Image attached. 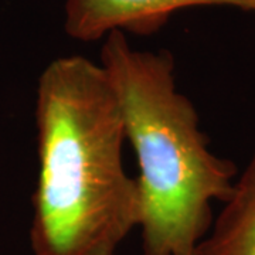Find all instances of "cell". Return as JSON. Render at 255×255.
I'll use <instances>...</instances> for the list:
<instances>
[{
    "label": "cell",
    "mask_w": 255,
    "mask_h": 255,
    "mask_svg": "<svg viewBox=\"0 0 255 255\" xmlns=\"http://www.w3.org/2000/svg\"><path fill=\"white\" fill-rule=\"evenodd\" d=\"M34 255H115L139 227L137 180L124 166L125 122L101 64L60 57L38 78Z\"/></svg>",
    "instance_id": "6da1fadb"
},
{
    "label": "cell",
    "mask_w": 255,
    "mask_h": 255,
    "mask_svg": "<svg viewBox=\"0 0 255 255\" xmlns=\"http://www.w3.org/2000/svg\"><path fill=\"white\" fill-rule=\"evenodd\" d=\"M100 64L139 164L142 255H199L213 203L230 197L237 166L210 149L197 110L177 90L170 51L136 50L115 30L105 36Z\"/></svg>",
    "instance_id": "7a4b0ae2"
},
{
    "label": "cell",
    "mask_w": 255,
    "mask_h": 255,
    "mask_svg": "<svg viewBox=\"0 0 255 255\" xmlns=\"http://www.w3.org/2000/svg\"><path fill=\"white\" fill-rule=\"evenodd\" d=\"M227 6L255 13V0H65L68 36L91 43L121 30L139 36L157 33L179 10Z\"/></svg>",
    "instance_id": "3957f363"
},
{
    "label": "cell",
    "mask_w": 255,
    "mask_h": 255,
    "mask_svg": "<svg viewBox=\"0 0 255 255\" xmlns=\"http://www.w3.org/2000/svg\"><path fill=\"white\" fill-rule=\"evenodd\" d=\"M199 255H255V155L237 176Z\"/></svg>",
    "instance_id": "277c9868"
}]
</instances>
